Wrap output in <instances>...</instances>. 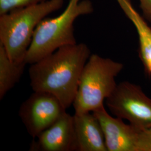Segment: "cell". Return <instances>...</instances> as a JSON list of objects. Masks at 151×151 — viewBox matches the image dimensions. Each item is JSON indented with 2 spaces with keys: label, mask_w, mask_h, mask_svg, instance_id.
Returning a JSON list of instances; mask_svg holds the SVG:
<instances>
[{
  "label": "cell",
  "mask_w": 151,
  "mask_h": 151,
  "mask_svg": "<svg viewBox=\"0 0 151 151\" xmlns=\"http://www.w3.org/2000/svg\"><path fill=\"white\" fill-rule=\"evenodd\" d=\"M90 55L86 44L76 43L60 47L30 65L32 90L53 95L67 109L73 105L82 72Z\"/></svg>",
  "instance_id": "1"
},
{
  "label": "cell",
  "mask_w": 151,
  "mask_h": 151,
  "mask_svg": "<svg viewBox=\"0 0 151 151\" xmlns=\"http://www.w3.org/2000/svg\"><path fill=\"white\" fill-rule=\"evenodd\" d=\"M93 10L90 0H69L60 15L44 18L34 31L25 62L32 65L60 47L77 43L74 22L79 16L91 14Z\"/></svg>",
  "instance_id": "2"
},
{
  "label": "cell",
  "mask_w": 151,
  "mask_h": 151,
  "mask_svg": "<svg viewBox=\"0 0 151 151\" xmlns=\"http://www.w3.org/2000/svg\"><path fill=\"white\" fill-rule=\"evenodd\" d=\"M64 0H47L0 15V44L9 58L25 60L34 32L39 23L62 7Z\"/></svg>",
  "instance_id": "3"
},
{
  "label": "cell",
  "mask_w": 151,
  "mask_h": 151,
  "mask_svg": "<svg viewBox=\"0 0 151 151\" xmlns=\"http://www.w3.org/2000/svg\"><path fill=\"white\" fill-rule=\"evenodd\" d=\"M123 68L122 63L91 54L82 72L73 103L75 114L92 113L104 106L117 86L115 78Z\"/></svg>",
  "instance_id": "4"
},
{
  "label": "cell",
  "mask_w": 151,
  "mask_h": 151,
  "mask_svg": "<svg viewBox=\"0 0 151 151\" xmlns=\"http://www.w3.org/2000/svg\"><path fill=\"white\" fill-rule=\"evenodd\" d=\"M116 117L125 119L138 130L151 127V98L141 87L129 81H123L105 100Z\"/></svg>",
  "instance_id": "5"
},
{
  "label": "cell",
  "mask_w": 151,
  "mask_h": 151,
  "mask_svg": "<svg viewBox=\"0 0 151 151\" xmlns=\"http://www.w3.org/2000/svg\"><path fill=\"white\" fill-rule=\"evenodd\" d=\"M66 109L58 98L46 92L34 91L22 103L19 115L33 138L48 128Z\"/></svg>",
  "instance_id": "6"
},
{
  "label": "cell",
  "mask_w": 151,
  "mask_h": 151,
  "mask_svg": "<svg viewBox=\"0 0 151 151\" xmlns=\"http://www.w3.org/2000/svg\"><path fill=\"white\" fill-rule=\"evenodd\" d=\"M33 139L30 151H76L73 116L65 111L53 124Z\"/></svg>",
  "instance_id": "7"
},
{
  "label": "cell",
  "mask_w": 151,
  "mask_h": 151,
  "mask_svg": "<svg viewBox=\"0 0 151 151\" xmlns=\"http://www.w3.org/2000/svg\"><path fill=\"white\" fill-rule=\"evenodd\" d=\"M92 113L101 124L108 151H135L140 130L125 124L123 119L111 116L104 105Z\"/></svg>",
  "instance_id": "8"
},
{
  "label": "cell",
  "mask_w": 151,
  "mask_h": 151,
  "mask_svg": "<svg viewBox=\"0 0 151 151\" xmlns=\"http://www.w3.org/2000/svg\"><path fill=\"white\" fill-rule=\"evenodd\" d=\"M76 151H108L99 120L93 113L73 115Z\"/></svg>",
  "instance_id": "9"
},
{
  "label": "cell",
  "mask_w": 151,
  "mask_h": 151,
  "mask_svg": "<svg viewBox=\"0 0 151 151\" xmlns=\"http://www.w3.org/2000/svg\"><path fill=\"white\" fill-rule=\"evenodd\" d=\"M125 15L134 25L139 38L140 60L151 77V28L136 11L130 0H116Z\"/></svg>",
  "instance_id": "10"
},
{
  "label": "cell",
  "mask_w": 151,
  "mask_h": 151,
  "mask_svg": "<svg viewBox=\"0 0 151 151\" xmlns=\"http://www.w3.org/2000/svg\"><path fill=\"white\" fill-rule=\"evenodd\" d=\"M27 63L25 60H11L5 49L0 44V99L18 83Z\"/></svg>",
  "instance_id": "11"
},
{
  "label": "cell",
  "mask_w": 151,
  "mask_h": 151,
  "mask_svg": "<svg viewBox=\"0 0 151 151\" xmlns=\"http://www.w3.org/2000/svg\"><path fill=\"white\" fill-rule=\"evenodd\" d=\"M47 0H0V15L15 9L35 5Z\"/></svg>",
  "instance_id": "12"
},
{
  "label": "cell",
  "mask_w": 151,
  "mask_h": 151,
  "mask_svg": "<svg viewBox=\"0 0 151 151\" xmlns=\"http://www.w3.org/2000/svg\"><path fill=\"white\" fill-rule=\"evenodd\" d=\"M135 151H151V127L139 131Z\"/></svg>",
  "instance_id": "13"
},
{
  "label": "cell",
  "mask_w": 151,
  "mask_h": 151,
  "mask_svg": "<svg viewBox=\"0 0 151 151\" xmlns=\"http://www.w3.org/2000/svg\"><path fill=\"white\" fill-rule=\"evenodd\" d=\"M139 2L143 15L151 22V0H139Z\"/></svg>",
  "instance_id": "14"
}]
</instances>
